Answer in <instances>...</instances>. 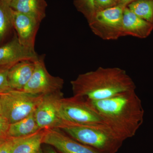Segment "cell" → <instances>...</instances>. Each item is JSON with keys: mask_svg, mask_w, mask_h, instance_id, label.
<instances>
[{"mask_svg": "<svg viewBox=\"0 0 153 153\" xmlns=\"http://www.w3.org/2000/svg\"><path fill=\"white\" fill-rule=\"evenodd\" d=\"M89 101L111 132L124 141L135 136L143 122L144 110L135 90L103 100Z\"/></svg>", "mask_w": 153, "mask_h": 153, "instance_id": "6da1fadb", "label": "cell"}, {"mask_svg": "<svg viewBox=\"0 0 153 153\" xmlns=\"http://www.w3.org/2000/svg\"><path fill=\"white\" fill-rule=\"evenodd\" d=\"M71 84L73 96L92 101L107 99L136 88L126 71L118 67H99L79 74L71 80Z\"/></svg>", "mask_w": 153, "mask_h": 153, "instance_id": "7a4b0ae2", "label": "cell"}, {"mask_svg": "<svg viewBox=\"0 0 153 153\" xmlns=\"http://www.w3.org/2000/svg\"><path fill=\"white\" fill-rule=\"evenodd\" d=\"M58 128L78 142L101 153H116L124 142L108 128L68 123L62 124Z\"/></svg>", "mask_w": 153, "mask_h": 153, "instance_id": "3957f363", "label": "cell"}, {"mask_svg": "<svg viewBox=\"0 0 153 153\" xmlns=\"http://www.w3.org/2000/svg\"><path fill=\"white\" fill-rule=\"evenodd\" d=\"M60 115L62 124H72L108 128L91 102L79 97H63L61 102Z\"/></svg>", "mask_w": 153, "mask_h": 153, "instance_id": "277c9868", "label": "cell"}, {"mask_svg": "<svg viewBox=\"0 0 153 153\" xmlns=\"http://www.w3.org/2000/svg\"><path fill=\"white\" fill-rule=\"evenodd\" d=\"M43 96L14 89L0 94L1 114L10 124L19 121L35 112Z\"/></svg>", "mask_w": 153, "mask_h": 153, "instance_id": "5b68a950", "label": "cell"}, {"mask_svg": "<svg viewBox=\"0 0 153 153\" xmlns=\"http://www.w3.org/2000/svg\"><path fill=\"white\" fill-rule=\"evenodd\" d=\"M124 8L116 5L97 11L93 21L88 24L91 31L103 40H117L122 37Z\"/></svg>", "mask_w": 153, "mask_h": 153, "instance_id": "8992f818", "label": "cell"}, {"mask_svg": "<svg viewBox=\"0 0 153 153\" xmlns=\"http://www.w3.org/2000/svg\"><path fill=\"white\" fill-rule=\"evenodd\" d=\"M35 64L32 77L23 90L39 95L61 91L64 80L59 76H53L49 74L45 66L44 55L39 56L35 60Z\"/></svg>", "mask_w": 153, "mask_h": 153, "instance_id": "52a82bcc", "label": "cell"}, {"mask_svg": "<svg viewBox=\"0 0 153 153\" xmlns=\"http://www.w3.org/2000/svg\"><path fill=\"white\" fill-rule=\"evenodd\" d=\"M63 98V93L61 91L43 95L34 112L40 129L58 128L62 124L60 109Z\"/></svg>", "mask_w": 153, "mask_h": 153, "instance_id": "ba28073f", "label": "cell"}, {"mask_svg": "<svg viewBox=\"0 0 153 153\" xmlns=\"http://www.w3.org/2000/svg\"><path fill=\"white\" fill-rule=\"evenodd\" d=\"M43 143L52 146L60 153H101L78 142L59 128L45 129Z\"/></svg>", "mask_w": 153, "mask_h": 153, "instance_id": "9c48e42d", "label": "cell"}, {"mask_svg": "<svg viewBox=\"0 0 153 153\" xmlns=\"http://www.w3.org/2000/svg\"><path fill=\"white\" fill-rule=\"evenodd\" d=\"M38 57L36 51L27 49L20 43L16 32L10 40L0 45V66L11 67L23 60L35 61Z\"/></svg>", "mask_w": 153, "mask_h": 153, "instance_id": "30bf717a", "label": "cell"}, {"mask_svg": "<svg viewBox=\"0 0 153 153\" xmlns=\"http://www.w3.org/2000/svg\"><path fill=\"white\" fill-rule=\"evenodd\" d=\"M13 22L20 43L27 49L35 51L36 36L41 23L28 15L14 10Z\"/></svg>", "mask_w": 153, "mask_h": 153, "instance_id": "8fae6325", "label": "cell"}, {"mask_svg": "<svg viewBox=\"0 0 153 153\" xmlns=\"http://www.w3.org/2000/svg\"><path fill=\"white\" fill-rule=\"evenodd\" d=\"M153 24L142 19L129 10L124 9L122 37L131 36L141 39L147 38L152 32Z\"/></svg>", "mask_w": 153, "mask_h": 153, "instance_id": "7c38bea8", "label": "cell"}, {"mask_svg": "<svg viewBox=\"0 0 153 153\" xmlns=\"http://www.w3.org/2000/svg\"><path fill=\"white\" fill-rule=\"evenodd\" d=\"M35 61L23 60L11 66L8 74V80L11 89L23 90L24 89L33 75L35 69Z\"/></svg>", "mask_w": 153, "mask_h": 153, "instance_id": "4fadbf2b", "label": "cell"}, {"mask_svg": "<svg viewBox=\"0 0 153 153\" xmlns=\"http://www.w3.org/2000/svg\"><path fill=\"white\" fill-rule=\"evenodd\" d=\"M46 0H13L10 6L14 10L26 14L41 23L46 16Z\"/></svg>", "mask_w": 153, "mask_h": 153, "instance_id": "5bb4252c", "label": "cell"}, {"mask_svg": "<svg viewBox=\"0 0 153 153\" xmlns=\"http://www.w3.org/2000/svg\"><path fill=\"white\" fill-rule=\"evenodd\" d=\"M45 129L22 137L13 138L11 153H35L41 149Z\"/></svg>", "mask_w": 153, "mask_h": 153, "instance_id": "9a60e30c", "label": "cell"}, {"mask_svg": "<svg viewBox=\"0 0 153 153\" xmlns=\"http://www.w3.org/2000/svg\"><path fill=\"white\" fill-rule=\"evenodd\" d=\"M40 130L33 112L19 121L10 124L7 136L10 137H22L33 134Z\"/></svg>", "mask_w": 153, "mask_h": 153, "instance_id": "2e32d148", "label": "cell"}, {"mask_svg": "<svg viewBox=\"0 0 153 153\" xmlns=\"http://www.w3.org/2000/svg\"><path fill=\"white\" fill-rule=\"evenodd\" d=\"M15 32L13 10L8 4L0 1V45L10 40Z\"/></svg>", "mask_w": 153, "mask_h": 153, "instance_id": "e0dca14e", "label": "cell"}, {"mask_svg": "<svg viewBox=\"0 0 153 153\" xmlns=\"http://www.w3.org/2000/svg\"><path fill=\"white\" fill-rule=\"evenodd\" d=\"M127 7L140 18L153 24V0H135Z\"/></svg>", "mask_w": 153, "mask_h": 153, "instance_id": "ac0fdd59", "label": "cell"}, {"mask_svg": "<svg viewBox=\"0 0 153 153\" xmlns=\"http://www.w3.org/2000/svg\"><path fill=\"white\" fill-rule=\"evenodd\" d=\"M76 10L81 13L89 24L93 21L97 12L95 0H74Z\"/></svg>", "mask_w": 153, "mask_h": 153, "instance_id": "d6986e66", "label": "cell"}, {"mask_svg": "<svg viewBox=\"0 0 153 153\" xmlns=\"http://www.w3.org/2000/svg\"><path fill=\"white\" fill-rule=\"evenodd\" d=\"M10 66H0V94L11 90L8 80Z\"/></svg>", "mask_w": 153, "mask_h": 153, "instance_id": "ffe728a7", "label": "cell"}, {"mask_svg": "<svg viewBox=\"0 0 153 153\" xmlns=\"http://www.w3.org/2000/svg\"><path fill=\"white\" fill-rule=\"evenodd\" d=\"M13 138L7 137L0 139V153H11Z\"/></svg>", "mask_w": 153, "mask_h": 153, "instance_id": "44dd1931", "label": "cell"}, {"mask_svg": "<svg viewBox=\"0 0 153 153\" xmlns=\"http://www.w3.org/2000/svg\"><path fill=\"white\" fill-rule=\"evenodd\" d=\"M10 123L2 115L0 114V139L8 137Z\"/></svg>", "mask_w": 153, "mask_h": 153, "instance_id": "7402d4cb", "label": "cell"}, {"mask_svg": "<svg viewBox=\"0 0 153 153\" xmlns=\"http://www.w3.org/2000/svg\"><path fill=\"white\" fill-rule=\"evenodd\" d=\"M97 11L116 6L115 0H95Z\"/></svg>", "mask_w": 153, "mask_h": 153, "instance_id": "603a6c76", "label": "cell"}, {"mask_svg": "<svg viewBox=\"0 0 153 153\" xmlns=\"http://www.w3.org/2000/svg\"><path fill=\"white\" fill-rule=\"evenodd\" d=\"M134 1L135 0H115V2L116 5L125 8L132 2Z\"/></svg>", "mask_w": 153, "mask_h": 153, "instance_id": "cb8c5ba5", "label": "cell"}, {"mask_svg": "<svg viewBox=\"0 0 153 153\" xmlns=\"http://www.w3.org/2000/svg\"><path fill=\"white\" fill-rule=\"evenodd\" d=\"M45 153H57L56 151H55L54 149H52V148L48 147L46 149V151H45Z\"/></svg>", "mask_w": 153, "mask_h": 153, "instance_id": "d4e9b609", "label": "cell"}, {"mask_svg": "<svg viewBox=\"0 0 153 153\" xmlns=\"http://www.w3.org/2000/svg\"><path fill=\"white\" fill-rule=\"evenodd\" d=\"M0 1H1L5 3L6 4H7L10 5V3H11V2L13 0H0Z\"/></svg>", "mask_w": 153, "mask_h": 153, "instance_id": "484cf974", "label": "cell"}, {"mask_svg": "<svg viewBox=\"0 0 153 153\" xmlns=\"http://www.w3.org/2000/svg\"><path fill=\"white\" fill-rule=\"evenodd\" d=\"M43 153V152H42V150H41V149H39V150L38 151H37V152H36V153Z\"/></svg>", "mask_w": 153, "mask_h": 153, "instance_id": "4316f807", "label": "cell"}, {"mask_svg": "<svg viewBox=\"0 0 153 153\" xmlns=\"http://www.w3.org/2000/svg\"><path fill=\"white\" fill-rule=\"evenodd\" d=\"M0 114L2 115V114H1V104H0Z\"/></svg>", "mask_w": 153, "mask_h": 153, "instance_id": "83f0119b", "label": "cell"}]
</instances>
